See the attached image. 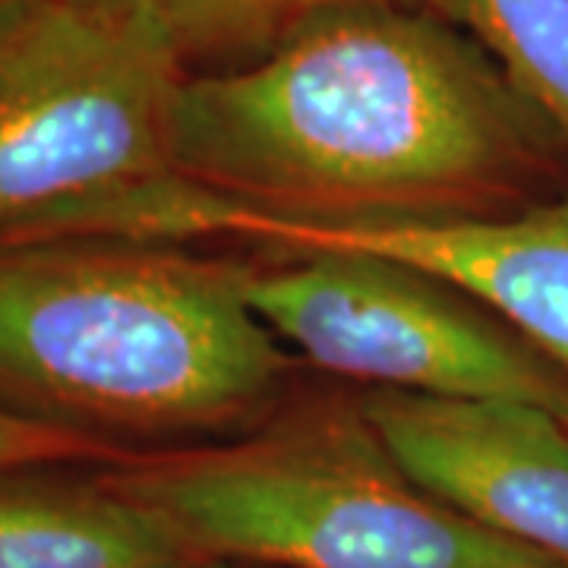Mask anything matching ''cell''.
<instances>
[{
    "instance_id": "cell-1",
    "label": "cell",
    "mask_w": 568,
    "mask_h": 568,
    "mask_svg": "<svg viewBox=\"0 0 568 568\" xmlns=\"http://www.w3.org/2000/svg\"><path fill=\"white\" fill-rule=\"evenodd\" d=\"M559 136L480 41L426 0H361L268 51L183 73L174 174L310 224L496 215Z\"/></svg>"
},
{
    "instance_id": "cell-2",
    "label": "cell",
    "mask_w": 568,
    "mask_h": 568,
    "mask_svg": "<svg viewBox=\"0 0 568 568\" xmlns=\"http://www.w3.org/2000/svg\"><path fill=\"white\" fill-rule=\"evenodd\" d=\"M123 237L0 241V405L149 439L253 424L287 354L246 301V265Z\"/></svg>"
},
{
    "instance_id": "cell-3",
    "label": "cell",
    "mask_w": 568,
    "mask_h": 568,
    "mask_svg": "<svg viewBox=\"0 0 568 568\" xmlns=\"http://www.w3.org/2000/svg\"><path fill=\"white\" fill-rule=\"evenodd\" d=\"M203 559L272 568H566L420 489L361 407L310 410L108 474Z\"/></svg>"
},
{
    "instance_id": "cell-4",
    "label": "cell",
    "mask_w": 568,
    "mask_h": 568,
    "mask_svg": "<svg viewBox=\"0 0 568 568\" xmlns=\"http://www.w3.org/2000/svg\"><path fill=\"white\" fill-rule=\"evenodd\" d=\"M183 73L140 0H22L0 22V241L178 178Z\"/></svg>"
},
{
    "instance_id": "cell-5",
    "label": "cell",
    "mask_w": 568,
    "mask_h": 568,
    "mask_svg": "<svg viewBox=\"0 0 568 568\" xmlns=\"http://www.w3.org/2000/svg\"><path fill=\"white\" fill-rule=\"evenodd\" d=\"M263 325L325 373L379 392L515 398L568 420V373L487 306L417 265L313 250L294 263L246 265Z\"/></svg>"
},
{
    "instance_id": "cell-6",
    "label": "cell",
    "mask_w": 568,
    "mask_h": 568,
    "mask_svg": "<svg viewBox=\"0 0 568 568\" xmlns=\"http://www.w3.org/2000/svg\"><path fill=\"white\" fill-rule=\"evenodd\" d=\"M155 231L174 244L246 241L294 253L357 250L417 265L487 306L568 373V196L521 212L443 222L310 224L181 186Z\"/></svg>"
},
{
    "instance_id": "cell-7",
    "label": "cell",
    "mask_w": 568,
    "mask_h": 568,
    "mask_svg": "<svg viewBox=\"0 0 568 568\" xmlns=\"http://www.w3.org/2000/svg\"><path fill=\"white\" fill-rule=\"evenodd\" d=\"M361 414L395 465L462 518L568 568V420L515 398L373 388Z\"/></svg>"
},
{
    "instance_id": "cell-8",
    "label": "cell",
    "mask_w": 568,
    "mask_h": 568,
    "mask_svg": "<svg viewBox=\"0 0 568 568\" xmlns=\"http://www.w3.org/2000/svg\"><path fill=\"white\" fill-rule=\"evenodd\" d=\"M39 470V467H32ZM0 474V568H196L205 562L159 508L121 489Z\"/></svg>"
},
{
    "instance_id": "cell-9",
    "label": "cell",
    "mask_w": 568,
    "mask_h": 568,
    "mask_svg": "<svg viewBox=\"0 0 568 568\" xmlns=\"http://www.w3.org/2000/svg\"><path fill=\"white\" fill-rule=\"evenodd\" d=\"M506 73L515 92L568 145V0H426Z\"/></svg>"
},
{
    "instance_id": "cell-10",
    "label": "cell",
    "mask_w": 568,
    "mask_h": 568,
    "mask_svg": "<svg viewBox=\"0 0 568 568\" xmlns=\"http://www.w3.org/2000/svg\"><path fill=\"white\" fill-rule=\"evenodd\" d=\"M361 0H140L186 73L203 63H244L301 22Z\"/></svg>"
},
{
    "instance_id": "cell-11",
    "label": "cell",
    "mask_w": 568,
    "mask_h": 568,
    "mask_svg": "<svg viewBox=\"0 0 568 568\" xmlns=\"http://www.w3.org/2000/svg\"><path fill=\"white\" fill-rule=\"evenodd\" d=\"M108 455V443L0 405V474Z\"/></svg>"
},
{
    "instance_id": "cell-12",
    "label": "cell",
    "mask_w": 568,
    "mask_h": 568,
    "mask_svg": "<svg viewBox=\"0 0 568 568\" xmlns=\"http://www.w3.org/2000/svg\"><path fill=\"white\" fill-rule=\"evenodd\" d=\"M196 568H244V566H231L227 559H205V562H200Z\"/></svg>"
},
{
    "instance_id": "cell-13",
    "label": "cell",
    "mask_w": 568,
    "mask_h": 568,
    "mask_svg": "<svg viewBox=\"0 0 568 568\" xmlns=\"http://www.w3.org/2000/svg\"><path fill=\"white\" fill-rule=\"evenodd\" d=\"M20 3H22V0H20ZM20 3H7V0H0V22L7 20V17H10V13H13V10L20 7Z\"/></svg>"
},
{
    "instance_id": "cell-14",
    "label": "cell",
    "mask_w": 568,
    "mask_h": 568,
    "mask_svg": "<svg viewBox=\"0 0 568 568\" xmlns=\"http://www.w3.org/2000/svg\"><path fill=\"white\" fill-rule=\"evenodd\" d=\"M7 3H20V0H7Z\"/></svg>"
}]
</instances>
